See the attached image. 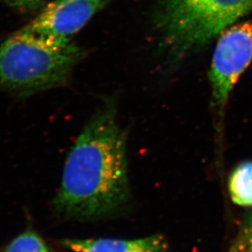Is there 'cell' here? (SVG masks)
<instances>
[{"instance_id":"3957f363","label":"cell","mask_w":252,"mask_h":252,"mask_svg":"<svg viewBox=\"0 0 252 252\" xmlns=\"http://www.w3.org/2000/svg\"><path fill=\"white\" fill-rule=\"evenodd\" d=\"M252 12V0H159L156 22L178 56L201 49Z\"/></svg>"},{"instance_id":"6da1fadb","label":"cell","mask_w":252,"mask_h":252,"mask_svg":"<svg viewBox=\"0 0 252 252\" xmlns=\"http://www.w3.org/2000/svg\"><path fill=\"white\" fill-rule=\"evenodd\" d=\"M129 196L127 144L113 104L97 112L78 136L65 160L57 211L94 220L119 210Z\"/></svg>"},{"instance_id":"8992f818","label":"cell","mask_w":252,"mask_h":252,"mask_svg":"<svg viewBox=\"0 0 252 252\" xmlns=\"http://www.w3.org/2000/svg\"><path fill=\"white\" fill-rule=\"evenodd\" d=\"M73 252H159L164 248L160 236L135 240L118 239H69L63 242Z\"/></svg>"},{"instance_id":"5b68a950","label":"cell","mask_w":252,"mask_h":252,"mask_svg":"<svg viewBox=\"0 0 252 252\" xmlns=\"http://www.w3.org/2000/svg\"><path fill=\"white\" fill-rule=\"evenodd\" d=\"M112 0H55L22 29L25 32L63 43L72 42L95 14Z\"/></svg>"},{"instance_id":"52a82bcc","label":"cell","mask_w":252,"mask_h":252,"mask_svg":"<svg viewBox=\"0 0 252 252\" xmlns=\"http://www.w3.org/2000/svg\"><path fill=\"white\" fill-rule=\"evenodd\" d=\"M231 199L238 206L252 207V160L238 164L228 180Z\"/></svg>"},{"instance_id":"7a4b0ae2","label":"cell","mask_w":252,"mask_h":252,"mask_svg":"<svg viewBox=\"0 0 252 252\" xmlns=\"http://www.w3.org/2000/svg\"><path fill=\"white\" fill-rule=\"evenodd\" d=\"M83 54L73 41H56L20 29L0 45V90L26 97L61 87Z\"/></svg>"},{"instance_id":"9c48e42d","label":"cell","mask_w":252,"mask_h":252,"mask_svg":"<svg viewBox=\"0 0 252 252\" xmlns=\"http://www.w3.org/2000/svg\"><path fill=\"white\" fill-rule=\"evenodd\" d=\"M228 252H252V214L246 221L238 239Z\"/></svg>"},{"instance_id":"ba28073f","label":"cell","mask_w":252,"mask_h":252,"mask_svg":"<svg viewBox=\"0 0 252 252\" xmlns=\"http://www.w3.org/2000/svg\"><path fill=\"white\" fill-rule=\"evenodd\" d=\"M5 252H50L44 241L32 232L21 234L7 246Z\"/></svg>"},{"instance_id":"277c9868","label":"cell","mask_w":252,"mask_h":252,"mask_svg":"<svg viewBox=\"0 0 252 252\" xmlns=\"http://www.w3.org/2000/svg\"><path fill=\"white\" fill-rule=\"evenodd\" d=\"M209 71L214 107L223 112L241 75L252 63V17L219 35Z\"/></svg>"},{"instance_id":"30bf717a","label":"cell","mask_w":252,"mask_h":252,"mask_svg":"<svg viewBox=\"0 0 252 252\" xmlns=\"http://www.w3.org/2000/svg\"><path fill=\"white\" fill-rule=\"evenodd\" d=\"M7 4L23 11H32L41 7L47 0H2Z\"/></svg>"}]
</instances>
